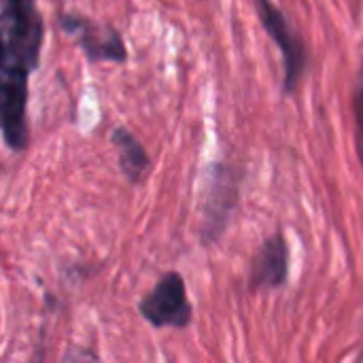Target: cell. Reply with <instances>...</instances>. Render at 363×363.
<instances>
[{"label":"cell","mask_w":363,"mask_h":363,"mask_svg":"<svg viewBox=\"0 0 363 363\" xmlns=\"http://www.w3.org/2000/svg\"><path fill=\"white\" fill-rule=\"evenodd\" d=\"M355 121H357V153L363 164V74L357 96H355Z\"/></svg>","instance_id":"10"},{"label":"cell","mask_w":363,"mask_h":363,"mask_svg":"<svg viewBox=\"0 0 363 363\" xmlns=\"http://www.w3.org/2000/svg\"><path fill=\"white\" fill-rule=\"evenodd\" d=\"M138 313L153 328L185 330L191 323V304L183 277L179 272H166L138 302Z\"/></svg>","instance_id":"2"},{"label":"cell","mask_w":363,"mask_h":363,"mask_svg":"<svg viewBox=\"0 0 363 363\" xmlns=\"http://www.w3.org/2000/svg\"><path fill=\"white\" fill-rule=\"evenodd\" d=\"M60 26L77 40L89 62H125V45L115 28H102L79 15H62Z\"/></svg>","instance_id":"5"},{"label":"cell","mask_w":363,"mask_h":363,"mask_svg":"<svg viewBox=\"0 0 363 363\" xmlns=\"http://www.w3.org/2000/svg\"><path fill=\"white\" fill-rule=\"evenodd\" d=\"M43 19L34 0H2V66L36 70Z\"/></svg>","instance_id":"1"},{"label":"cell","mask_w":363,"mask_h":363,"mask_svg":"<svg viewBox=\"0 0 363 363\" xmlns=\"http://www.w3.org/2000/svg\"><path fill=\"white\" fill-rule=\"evenodd\" d=\"M62 363H102L98 359V355L85 347H70L64 357H62Z\"/></svg>","instance_id":"9"},{"label":"cell","mask_w":363,"mask_h":363,"mask_svg":"<svg viewBox=\"0 0 363 363\" xmlns=\"http://www.w3.org/2000/svg\"><path fill=\"white\" fill-rule=\"evenodd\" d=\"M117 155H119V168L123 172V177L130 183H140L143 177L149 172L151 168V160L145 151V147L136 140V136L125 130V128H115L113 136H111Z\"/></svg>","instance_id":"8"},{"label":"cell","mask_w":363,"mask_h":363,"mask_svg":"<svg viewBox=\"0 0 363 363\" xmlns=\"http://www.w3.org/2000/svg\"><path fill=\"white\" fill-rule=\"evenodd\" d=\"M289 255H287V242L281 234H274L266 238V242L259 247L253 268H251V287L253 289H277L285 285L287 270H289Z\"/></svg>","instance_id":"6"},{"label":"cell","mask_w":363,"mask_h":363,"mask_svg":"<svg viewBox=\"0 0 363 363\" xmlns=\"http://www.w3.org/2000/svg\"><path fill=\"white\" fill-rule=\"evenodd\" d=\"M204 196H206V202H204L206 230L208 232L213 230L215 234H219V230H223L236 204V187L223 166H213Z\"/></svg>","instance_id":"7"},{"label":"cell","mask_w":363,"mask_h":363,"mask_svg":"<svg viewBox=\"0 0 363 363\" xmlns=\"http://www.w3.org/2000/svg\"><path fill=\"white\" fill-rule=\"evenodd\" d=\"M255 6L264 28L281 49L285 64V91H294L306 70V47L272 0H255Z\"/></svg>","instance_id":"3"},{"label":"cell","mask_w":363,"mask_h":363,"mask_svg":"<svg viewBox=\"0 0 363 363\" xmlns=\"http://www.w3.org/2000/svg\"><path fill=\"white\" fill-rule=\"evenodd\" d=\"M28 74L21 68L2 66V136L13 151H21L28 143Z\"/></svg>","instance_id":"4"}]
</instances>
